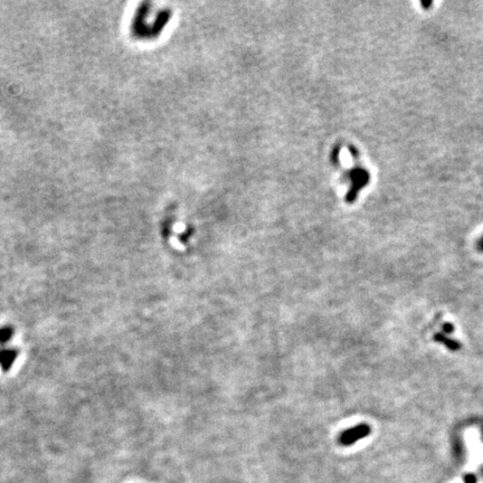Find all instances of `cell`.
Returning a JSON list of instances; mask_svg holds the SVG:
<instances>
[{
    "instance_id": "6da1fadb",
    "label": "cell",
    "mask_w": 483,
    "mask_h": 483,
    "mask_svg": "<svg viewBox=\"0 0 483 483\" xmlns=\"http://www.w3.org/2000/svg\"><path fill=\"white\" fill-rule=\"evenodd\" d=\"M370 434V427L368 425H358L347 430L340 435V443L342 445H351L353 443L361 440L362 437Z\"/></svg>"
},
{
    "instance_id": "7a4b0ae2",
    "label": "cell",
    "mask_w": 483,
    "mask_h": 483,
    "mask_svg": "<svg viewBox=\"0 0 483 483\" xmlns=\"http://www.w3.org/2000/svg\"><path fill=\"white\" fill-rule=\"evenodd\" d=\"M16 356H17L16 350L0 351V366H2L5 370H8L13 365L15 359H16Z\"/></svg>"
},
{
    "instance_id": "3957f363",
    "label": "cell",
    "mask_w": 483,
    "mask_h": 483,
    "mask_svg": "<svg viewBox=\"0 0 483 483\" xmlns=\"http://www.w3.org/2000/svg\"><path fill=\"white\" fill-rule=\"evenodd\" d=\"M434 339L436 341H439V342H442V343H444V345L449 348V349L453 350V351H456V350H459L460 348H461V345L457 341L455 340H452L450 339V338H447L446 336L443 335V333H436V335L434 336Z\"/></svg>"
},
{
    "instance_id": "277c9868",
    "label": "cell",
    "mask_w": 483,
    "mask_h": 483,
    "mask_svg": "<svg viewBox=\"0 0 483 483\" xmlns=\"http://www.w3.org/2000/svg\"><path fill=\"white\" fill-rule=\"evenodd\" d=\"M13 336V329L11 328H3L0 330V342H7Z\"/></svg>"
},
{
    "instance_id": "5b68a950",
    "label": "cell",
    "mask_w": 483,
    "mask_h": 483,
    "mask_svg": "<svg viewBox=\"0 0 483 483\" xmlns=\"http://www.w3.org/2000/svg\"><path fill=\"white\" fill-rule=\"evenodd\" d=\"M464 483H476V477L473 474H467L464 476Z\"/></svg>"
},
{
    "instance_id": "8992f818",
    "label": "cell",
    "mask_w": 483,
    "mask_h": 483,
    "mask_svg": "<svg viewBox=\"0 0 483 483\" xmlns=\"http://www.w3.org/2000/svg\"><path fill=\"white\" fill-rule=\"evenodd\" d=\"M443 329H444L445 332H452L453 331V326L450 325V323H446V325H444V327H443Z\"/></svg>"
},
{
    "instance_id": "52a82bcc",
    "label": "cell",
    "mask_w": 483,
    "mask_h": 483,
    "mask_svg": "<svg viewBox=\"0 0 483 483\" xmlns=\"http://www.w3.org/2000/svg\"><path fill=\"white\" fill-rule=\"evenodd\" d=\"M479 248H480L481 251H483V238H482V240H481L480 243H479Z\"/></svg>"
}]
</instances>
